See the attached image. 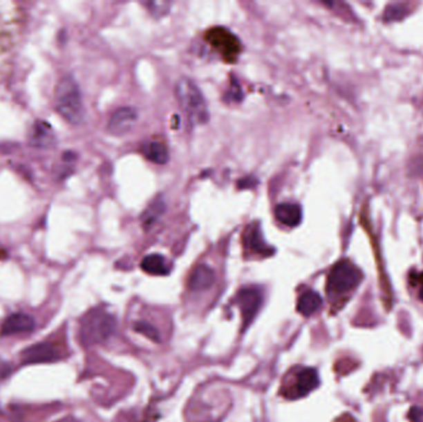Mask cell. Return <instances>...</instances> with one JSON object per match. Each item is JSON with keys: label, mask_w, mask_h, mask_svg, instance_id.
Instances as JSON below:
<instances>
[{"label": "cell", "mask_w": 423, "mask_h": 422, "mask_svg": "<svg viewBox=\"0 0 423 422\" xmlns=\"http://www.w3.org/2000/svg\"><path fill=\"white\" fill-rule=\"evenodd\" d=\"M55 106L59 116L68 123L78 125L84 119L82 94L75 78L62 77L55 91Z\"/></svg>", "instance_id": "cell-1"}, {"label": "cell", "mask_w": 423, "mask_h": 422, "mask_svg": "<svg viewBox=\"0 0 423 422\" xmlns=\"http://www.w3.org/2000/svg\"><path fill=\"white\" fill-rule=\"evenodd\" d=\"M114 316L104 310L95 309L83 317L79 324V340L83 346L100 345L114 333Z\"/></svg>", "instance_id": "cell-2"}, {"label": "cell", "mask_w": 423, "mask_h": 422, "mask_svg": "<svg viewBox=\"0 0 423 422\" xmlns=\"http://www.w3.org/2000/svg\"><path fill=\"white\" fill-rule=\"evenodd\" d=\"M176 97L188 119L194 124H205L209 119L206 100L191 80L181 78L176 84Z\"/></svg>", "instance_id": "cell-3"}, {"label": "cell", "mask_w": 423, "mask_h": 422, "mask_svg": "<svg viewBox=\"0 0 423 422\" xmlns=\"http://www.w3.org/2000/svg\"><path fill=\"white\" fill-rule=\"evenodd\" d=\"M360 270L348 260H341L333 266L327 279V291L330 295H341L357 288L361 282Z\"/></svg>", "instance_id": "cell-4"}, {"label": "cell", "mask_w": 423, "mask_h": 422, "mask_svg": "<svg viewBox=\"0 0 423 422\" xmlns=\"http://www.w3.org/2000/svg\"><path fill=\"white\" fill-rule=\"evenodd\" d=\"M206 40L223 56L227 62H235L241 51L238 37L224 28H213L206 34Z\"/></svg>", "instance_id": "cell-5"}, {"label": "cell", "mask_w": 423, "mask_h": 422, "mask_svg": "<svg viewBox=\"0 0 423 422\" xmlns=\"http://www.w3.org/2000/svg\"><path fill=\"white\" fill-rule=\"evenodd\" d=\"M235 304L239 306L244 322V329H247L254 318L258 315V310L263 304V295L256 288H244L235 297Z\"/></svg>", "instance_id": "cell-6"}, {"label": "cell", "mask_w": 423, "mask_h": 422, "mask_svg": "<svg viewBox=\"0 0 423 422\" xmlns=\"http://www.w3.org/2000/svg\"><path fill=\"white\" fill-rule=\"evenodd\" d=\"M319 385V378L317 371L312 368L301 369L296 376L294 383L290 387H286L282 394L288 399H297L311 393Z\"/></svg>", "instance_id": "cell-7"}, {"label": "cell", "mask_w": 423, "mask_h": 422, "mask_svg": "<svg viewBox=\"0 0 423 422\" xmlns=\"http://www.w3.org/2000/svg\"><path fill=\"white\" fill-rule=\"evenodd\" d=\"M20 358L24 365H31V364L53 363L59 360L61 354L59 349L53 345L48 342H42L24 349Z\"/></svg>", "instance_id": "cell-8"}, {"label": "cell", "mask_w": 423, "mask_h": 422, "mask_svg": "<svg viewBox=\"0 0 423 422\" xmlns=\"http://www.w3.org/2000/svg\"><path fill=\"white\" fill-rule=\"evenodd\" d=\"M138 120V113L134 108H119L113 113L112 117L108 123V129L114 135L126 134L133 129L134 124Z\"/></svg>", "instance_id": "cell-9"}, {"label": "cell", "mask_w": 423, "mask_h": 422, "mask_svg": "<svg viewBox=\"0 0 423 422\" xmlns=\"http://www.w3.org/2000/svg\"><path fill=\"white\" fill-rule=\"evenodd\" d=\"M56 143V135L51 124L45 120H36L30 130L29 144L37 149H48L53 147Z\"/></svg>", "instance_id": "cell-10"}, {"label": "cell", "mask_w": 423, "mask_h": 422, "mask_svg": "<svg viewBox=\"0 0 423 422\" xmlns=\"http://www.w3.org/2000/svg\"><path fill=\"white\" fill-rule=\"evenodd\" d=\"M35 329V321L32 317L26 313H12L6 317L0 327V336H12V334L26 333Z\"/></svg>", "instance_id": "cell-11"}, {"label": "cell", "mask_w": 423, "mask_h": 422, "mask_svg": "<svg viewBox=\"0 0 423 422\" xmlns=\"http://www.w3.org/2000/svg\"><path fill=\"white\" fill-rule=\"evenodd\" d=\"M244 246L247 250L263 257H269L274 252L271 246H267L264 241L258 224H250L247 227L244 233Z\"/></svg>", "instance_id": "cell-12"}, {"label": "cell", "mask_w": 423, "mask_h": 422, "mask_svg": "<svg viewBox=\"0 0 423 422\" xmlns=\"http://www.w3.org/2000/svg\"><path fill=\"white\" fill-rule=\"evenodd\" d=\"M275 217L277 221L286 226V227H297L302 219V211L301 207L296 203L285 202L276 207L275 210Z\"/></svg>", "instance_id": "cell-13"}, {"label": "cell", "mask_w": 423, "mask_h": 422, "mask_svg": "<svg viewBox=\"0 0 423 422\" xmlns=\"http://www.w3.org/2000/svg\"><path fill=\"white\" fill-rule=\"evenodd\" d=\"M214 282V273L207 265H200L192 271L188 279V288L192 291H202L211 288Z\"/></svg>", "instance_id": "cell-14"}, {"label": "cell", "mask_w": 423, "mask_h": 422, "mask_svg": "<svg viewBox=\"0 0 423 422\" xmlns=\"http://www.w3.org/2000/svg\"><path fill=\"white\" fill-rule=\"evenodd\" d=\"M141 269L150 275L164 276L170 274V265L160 254H151L145 257L141 262Z\"/></svg>", "instance_id": "cell-15"}, {"label": "cell", "mask_w": 423, "mask_h": 422, "mask_svg": "<svg viewBox=\"0 0 423 422\" xmlns=\"http://www.w3.org/2000/svg\"><path fill=\"white\" fill-rule=\"evenodd\" d=\"M144 156L155 164H166L170 158L167 147L161 141H149L142 147Z\"/></svg>", "instance_id": "cell-16"}, {"label": "cell", "mask_w": 423, "mask_h": 422, "mask_svg": "<svg viewBox=\"0 0 423 422\" xmlns=\"http://www.w3.org/2000/svg\"><path fill=\"white\" fill-rule=\"evenodd\" d=\"M322 307V297L314 291H306L297 301V311L301 315L308 317L317 312Z\"/></svg>", "instance_id": "cell-17"}, {"label": "cell", "mask_w": 423, "mask_h": 422, "mask_svg": "<svg viewBox=\"0 0 423 422\" xmlns=\"http://www.w3.org/2000/svg\"><path fill=\"white\" fill-rule=\"evenodd\" d=\"M164 201H153V203L147 207V211L144 212L142 216H141V224L144 226V228H153V226L159 221L160 217L164 214Z\"/></svg>", "instance_id": "cell-18"}, {"label": "cell", "mask_w": 423, "mask_h": 422, "mask_svg": "<svg viewBox=\"0 0 423 422\" xmlns=\"http://www.w3.org/2000/svg\"><path fill=\"white\" fill-rule=\"evenodd\" d=\"M134 329L139 333L144 334L149 340L153 342H160V334L158 329L153 327V324L147 322H138L134 324Z\"/></svg>", "instance_id": "cell-19"}, {"label": "cell", "mask_w": 423, "mask_h": 422, "mask_svg": "<svg viewBox=\"0 0 423 422\" xmlns=\"http://www.w3.org/2000/svg\"><path fill=\"white\" fill-rule=\"evenodd\" d=\"M145 6L155 17H164L169 12L171 4L169 1H150L145 3Z\"/></svg>", "instance_id": "cell-20"}, {"label": "cell", "mask_w": 423, "mask_h": 422, "mask_svg": "<svg viewBox=\"0 0 423 422\" xmlns=\"http://www.w3.org/2000/svg\"><path fill=\"white\" fill-rule=\"evenodd\" d=\"M406 10L407 9H406L405 6H401V4L390 6L385 10V20L386 21H395V20L402 19L406 17Z\"/></svg>", "instance_id": "cell-21"}, {"label": "cell", "mask_w": 423, "mask_h": 422, "mask_svg": "<svg viewBox=\"0 0 423 422\" xmlns=\"http://www.w3.org/2000/svg\"><path fill=\"white\" fill-rule=\"evenodd\" d=\"M408 417L411 419L412 422H421V420L423 419V409H421V407H412Z\"/></svg>", "instance_id": "cell-22"}, {"label": "cell", "mask_w": 423, "mask_h": 422, "mask_svg": "<svg viewBox=\"0 0 423 422\" xmlns=\"http://www.w3.org/2000/svg\"><path fill=\"white\" fill-rule=\"evenodd\" d=\"M10 371H12L10 365L6 363V362H4V360L0 359V380L6 379V376L10 374Z\"/></svg>", "instance_id": "cell-23"}, {"label": "cell", "mask_w": 423, "mask_h": 422, "mask_svg": "<svg viewBox=\"0 0 423 422\" xmlns=\"http://www.w3.org/2000/svg\"><path fill=\"white\" fill-rule=\"evenodd\" d=\"M57 422H82V421H79V420H77V419H75V417L68 416V417H65V419H61V420H59V421H57Z\"/></svg>", "instance_id": "cell-24"}, {"label": "cell", "mask_w": 423, "mask_h": 422, "mask_svg": "<svg viewBox=\"0 0 423 422\" xmlns=\"http://www.w3.org/2000/svg\"><path fill=\"white\" fill-rule=\"evenodd\" d=\"M420 296H421V299L423 300V284L422 286H421V290H420Z\"/></svg>", "instance_id": "cell-25"}]
</instances>
